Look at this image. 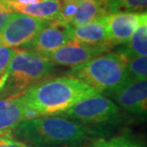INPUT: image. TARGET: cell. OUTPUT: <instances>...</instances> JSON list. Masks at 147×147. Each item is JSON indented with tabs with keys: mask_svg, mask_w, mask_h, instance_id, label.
Returning a JSON list of instances; mask_svg holds the SVG:
<instances>
[{
	"mask_svg": "<svg viewBox=\"0 0 147 147\" xmlns=\"http://www.w3.org/2000/svg\"><path fill=\"white\" fill-rule=\"evenodd\" d=\"M13 13V11H11L9 6H4V7L0 8V33L3 30V28L5 27L6 23L8 22L9 18H10L11 14Z\"/></svg>",
	"mask_w": 147,
	"mask_h": 147,
	"instance_id": "obj_22",
	"label": "cell"
},
{
	"mask_svg": "<svg viewBox=\"0 0 147 147\" xmlns=\"http://www.w3.org/2000/svg\"><path fill=\"white\" fill-rule=\"evenodd\" d=\"M0 147H30L11 134L0 135Z\"/></svg>",
	"mask_w": 147,
	"mask_h": 147,
	"instance_id": "obj_21",
	"label": "cell"
},
{
	"mask_svg": "<svg viewBox=\"0 0 147 147\" xmlns=\"http://www.w3.org/2000/svg\"><path fill=\"white\" fill-rule=\"evenodd\" d=\"M66 76L84 82L99 94L110 96L132 81L126 69V62L115 52L99 55L86 63L71 68Z\"/></svg>",
	"mask_w": 147,
	"mask_h": 147,
	"instance_id": "obj_3",
	"label": "cell"
},
{
	"mask_svg": "<svg viewBox=\"0 0 147 147\" xmlns=\"http://www.w3.org/2000/svg\"><path fill=\"white\" fill-rule=\"evenodd\" d=\"M115 53L120 55L125 62L135 57L147 55V21L138 26L126 43L120 45Z\"/></svg>",
	"mask_w": 147,
	"mask_h": 147,
	"instance_id": "obj_14",
	"label": "cell"
},
{
	"mask_svg": "<svg viewBox=\"0 0 147 147\" xmlns=\"http://www.w3.org/2000/svg\"><path fill=\"white\" fill-rule=\"evenodd\" d=\"M104 3L105 0H79L78 9L70 25L73 27L85 26L107 14Z\"/></svg>",
	"mask_w": 147,
	"mask_h": 147,
	"instance_id": "obj_15",
	"label": "cell"
},
{
	"mask_svg": "<svg viewBox=\"0 0 147 147\" xmlns=\"http://www.w3.org/2000/svg\"><path fill=\"white\" fill-rule=\"evenodd\" d=\"M113 46L109 44L89 45L76 41H71L44 57L48 58L54 65L74 68L86 63L87 61L99 55L110 52Z\"/></svg>",
	"mask_w": 147,
	"mask_h": 147,
	"instance_id": "obj_7",
	"label": "cell"
},
{
	"mask_svg": "<svg viewBox=\"0 0 147 147\" xmlns=\"http://www.w3.org/2000/svg\"><path fill=\"white\" fill-rule=\"evenodd\" d=\"M100 131L61 116H47L20 122L11 135L30 147H80Z\"/></svg>",
	"mask_w": 147,
	"mask_h": 147,
	"instance_id": "obj_1",
	"label": "cell"
},
{
	"mask_svg": "<svg viewBox=\"0 0 147 147\" xmlns=\"http://www.w3.org/2000/svg\"><path fill=\"white\" fill-rule=\"evenodd\" d=\"M105 16L98 17L85 26H80V27L71 26L72 40L89 45H103V44L111 45L108 39Z\"/></svg>",
	"mask_w": 147,
	"mask_h": 147,
	"instance_id": "obj_12",
	"label": "cell"
},
{
	"mask_svg": "<svg viewBox=\"0 0 147 147\" xmlns=\"http://www.w3.org/2000/svg\"><path fill=\"white\" fill-rule=\"evenodd\" d=\"M80 147H143L133 136L128 134L119 135L110 139L96 138Z\"/></svg>",
	"mask_w": 147,
	"mask_h": 147,
	"instance_id": "obj_16",
	"label": "cell"
},
{
	"mask_svg": "<svg viewBox=\"0 0 147 147\" xmlns=\"http://www.w3.org/2000/svg\"><path fill=\"white\" fill-rule=\"evenodd\" d=\"M24 104L20 96L0 98V135L13 134L20 122L24 121Z\"/></svg>",
	"mask_w": 147,
	"mask_h": 147,
	"instance_id": "obj_11",
	"label": "cell"
},
{
	"mask_svg": "<svg viewBox=\"0 0 147 147\" xmlns=\"http://www.w3.org/2000/svg\"><path fill=\"white\" fill-rule=\"evenodd\" d=\"M5 2H11V1H16V0H3Z\"/></svg>",
	"mask_w": 147,
	"mask_h": 147,
	"instance_id": "obj_23",
	"label": "cell"
},
{
	"mask_svg": "<svg viewBox=\"0 0 147 147\" xmlns=\"http://www.w3.org/2000/svg\"><path fill=\"white\" fill-rule=\"evenodd\" d=\"M55 65L44 55L28 49H17L9 64L7 81L0 98L21 96L29 88L51 76Z\"/></svg>",
	"mask_w": 147,
	"mask_h": 147,
	"instance_id": "obj_4",
	"label": "cell"
},
{
	"mask_svg": "<svg viewBox=\"0 0 147 147\" xmlns=\"http://www.w3.org/2000/svg\"><path fill=\"white\" fill-rule=\"evenodd\" d=\"M79 0H61L58 21L70 24L78 9Z\"/></svg>",
	"mask_w": 147,
	"mask_h": 147,
	"instance_id": "obj_19",
	"label": "cell"
},
{
	"mask_svg": "<svg viewBox=\"0 0 147 147\" xmlns=\"http://www.w3.org/2000/svg\"><path fill=\"white\" fill-rule=\"evenodd\" d=\"M58 116L101 131L103 127L121 121V114L116 102L99 93L80 100Z\"/></svg>",
	"mask_w": 147,
	"mask_h": 147,
	"instance_id": "obj_5",
	"label": "cell"
},
{
	"mask_svg": "<svg viewBox=\"0 0 147 147\" xmlns=\"http://www.w3.org/2000/svg\"><path fill=\"white\" fill-rule=\"evenodd\" d=\"M96 94L98 91L72 76H50L29 88L20 96V100L41 117L58 116Z\"/></svg>",
	"mask_w": 147,
	"mask_h": 147,
	"instance_id": "obj_2",
	"label": "cell"
},
{
	"mask_svg": "<svg viewBox=\"0 0 147 147\" xmlns=\"http://www.w3.org/2000/svg\"><path fill=\"white\" fill-rule=\"evenodd\" d=\"M71 41H73L71 25L58 20H51L47 21L28 47V50L46 55Z\"/></svg>",
	"mask_w": 147,
	"mask_h": 147,
	"instance_id": "obj_8",
	"label": "cell"
},
{
	"mask_svg": "<svg viewBox=\"0 0 147 147\" xmlns=\"http://www.w3.org/2000/svg\"><path fill=\"white\" fill-rule=\"evenodd\" d=\"M144 21H147L146 11L107 13L105 22L109 43L113 47L126 43L138 26Z\"/></svg>",
	"mask_w": 147,
	"mask_h": 147,
	"instance_id": "obj_9",
	"label": "cell"
},
{
	"mask_svg": "<svg viewBox=\"0 0 147 147\" xmlns=\"http://www.w3.org/2000/svg\"><path fill=\"white\" fill-rule=\"evenodd\" d=\"M17 49L10 48L0 44V75H3L7 70L9 64L16 54Z\"/></svg>",
	"mask_w": 147,
	"mask_h": 147,
	"instance_id": "obj_20",
	"label": "cell"
},
{
	"mask_svg": "<svg viewBox=\"0 0 147 147\" xmlns=\"http://www.w3.org/2000/svg\"><path fill=\"white\" fill-rule=\"evenodd\" d=\"M126 69L129 78L132 81L146 80L147 76V58L139 57L128 60L126 62Z\"/></svg>",
	"mask_w": 147,
	"mask_h": 147,
	"instance_id": "obj_18",
	"label": "cell"
},
{
	"mask_svg": "<svg viewBox=\"0 0 147 147\" xmlns=\"http://www.w3.org/2000/svg\"><path fill=\"white\" fill-rule=\"evenodd\" d=\"M117 105L135 116H144L147 111L146 80L130 81L112 96Z\"/></svg>",
	"mask_w": 147,
	"mask_h": 147,
	"instance_id": "obj_10",
	"label": "cell"
},
{
	"mask_svg": "<svg viewBox=\"0 0 147 147\" xmlns=\"http://www.w3.org/2000/svg\"><path fill=\"white\" fill-rule=\"evenodd\" d=\"M7 3L11 11L47 21L57 20L61 7V0H41L36 4L27 6L18 5L13 2Z\"/></svg>",
	"mask_w": 147,
	"mask_h": 147,
	"instance_id": "obj_13",
	"label": "cell"
},
{
	"mask_svg": "<svg viewBox=\"0 0 147 147\" xmlns=\"http://www.w3.org/2000/svg\"><path fill=\"white\" fill-rule=\"evenodd\" d=\"M147 0H106L104 8L112 13H142L146 11Z\"/></svg>",
	"mask_w": 147,
	"mask_h": 147,
	"instance_id": "obj_17",
	"label": "cell"
},
{
	"mask_svg": "<svg viewBox=\"0 0 147 147\" xmlns=\"http://www.w3.org/2000/svg\"><path fill=\"white\" fill-rule=\"evenodd\" d=\"M105 1H106V0H105Z\"/></svg>",
	"mask_w": 147,
	"mask_h": 147,
	"instance_id": "obj_24",
	"label": "cell"
},
{
	"mask_svg": "<svg viewBox=\"0 0 147 147\" xmlns=\"http://www.w3.org/2000/svg\"><path fill=\"white\" fill-rule=\"evenodd\" d=\"M46 23L47 20L13 11L0 33V44L13 49H28Z\"/></svg>",
	"mask_w": 147,
	"mask_h": 147,
	"instance_id": "obj_6",
	"label": "cell"
}]
</instances>
